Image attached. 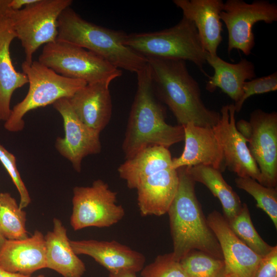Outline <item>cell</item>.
I'll return each mask as SVG.
<instances>
[{"label":"cell","mask_w":277,"mask_h":277,"mask_svg":"<svg viewBox=\"0 0 277 277\" xmlns=\"http://www.w3.org/2000/svg\"><path fill=\"white\" fill-rule=\"evenodd\" d=\"M234 234L257 254L263 257L273 248L265 242L255 230L246 204H242L241 211L228 222Z\"/></svg>","instance_id":"cell-27"},{"label":"cell","mask_w":277,"mask_h":277,"mask_svg":"<svg viewBox=\"0 0 277 277\" xmlns=\"http://www.w3.org/2000/svg\"><path fill=\"white\" fill-rule=\"evenodd\" d=\"M276 90L277 72L245 82L243 86V95L240 100L234 104L235 112L241 110L245 101L249 97Z\"/></svg>","instance_id":"cell-32"},{"label":"cell","mask_w":277,"mask_h":277,"mask_svg":"<svg viewBox=\"0 0 277 277\" xmlns=\"http://www.w3.org/2000/svg\"><path fill=\"white\" fill-rule=\"evenodd\" d=\"M22 69L28 78L29 90L25 98L11 109L5 122V128L10 132L24 129L23 118L29 111L53 104L62 98H69L87 84L82 80L63 76L38 61L32 64L24 61Z\"/></svg>","instance_id":"cell-6"},{"label":"cell","mask_w":277,"mask_h":277,"mask_svg":"<svg viewBox=\"0 0 277 277\" xmlns=\"http://www.w3.org/2000/svg\"><path fill=\"white\" fill-rule=\"evenodd\" d=\"M54 109L61 115L65 136L56 138L55 147L63 156L69 160L78 172L82 170L83 159L89 155L101 152L100 132L88 127L77 117L68 98H62L53 104Z\"/></svg>","instance_id":"cell-12"},{"label":"cell","mask_w":277,"mask_h":277,"mask_svg":"<svg viewBox=\"0 0 277 277\" xmlns=\"http://www.w3.org/2000/svg\"><path fill=\"white\" fill-rule=\"evenodd\" d=\"M36 1L37 0H9L8 6L12 10H17Z\"/></svg>","instance_id":"cell-34"},{"label":"cell","mask_w":277,"mask_h":277,"mask_svg":"<svg viewBox=\"0 0 277 277\" xmlns=\"http://www.w3.org/2000/svg\"><path fill=\"white\" fill-rule=\"evenodd\" d=\"M179 183L167 212L173 241L172 252L180 261L190 252L199 250L223 259L219 243L208 225L195 193V182L186 167L176 169Z\"/></svg>","instance_id":"cell-3"},{"label":"cell","mask_w":277,"mask_h":277,"mask_svg":"<svg viewBox=\"0 0 277 277\" xmlns=\"http://www.w3.org/2000/svg\"><path fill=\"white\" fill-rule=\"evenodd\" d=\"M172 160L168 148L159 146H150L126 160L118 167L117 171L129 189H136L148 177L171 168Z\"/></svg>","instance_id":"cell-24"},{"label":"cell","mask_w":277,"mask_h":277,"mask_svg":"<svg viewBox=\"0 0 277 277\" xmlns=\"http://www.w3.org/2000/svg\"><path fill=\"white\" fill-rule=\"evenodd\" d=\"M236 187L242 189L256 201V206L269 216L277 228V189L276 187H266L249 177H237Z\"/></svg>","instance_id":"cell-29"},{"label":"cell","mask_w":277,"mask_h":277,"mask_svg":"<svg viewBox=\"0 0 277 277\" xmlns=\"http://www.w3.org/2000/svg\"><path fill=\"white\" fill-rule=\"evenodd\" d=\"M220 18L228 31V52L237 49L249 55L255 45L254 25L260 21L266 24L276 22L277 5L265 0L250 4L243 0H227L224 3Z\"/></svg>","instance_id":"cell-10"},{"label":"cell","mask_w":277,"mask_h":277,"mask_svg":"<svg viewBox=\"0 0 277 277\" xmlns=\"http://www.w3.org/2000/svg\"><path fill=\"white\" fill-rule=\"evenodd\" d=\"M255 277H277V246L261 261Z\"/></svg>","instance_id":"cell-33"},{"label":"cell","mask_w":277,"mask_h":277,"mask_svg":"<svg viewBox=\"0 0 277 277\" xmlns=\"http://www.w3.org/2000/svg\"><path fill=\"white\" fill-rule=\"evenodd\" d=\"M9 0H0V119L6 121L11 113V99L14 91L28 84L23 72L13 65L10 46L16 34L9 16Z\"/></svg>","instance_id":"cell-16"},{"label":"cell","mask_w":277,"mask_h":277,"mask_svg":"<svg viewBox=\"0 0 277 277\" xmlns=\"http://www.w3.org/2000/svg\"><path fill=\"white\" fill-rule=\"evenodd\" d=\"M179 183L177 171L171 168L159 171L137 187V201L142 216H161L167 213Z\"/></svg>","instance_id":"cell-20"},{"label":"cell","mask_w":277,"mask_h":277,"mask_svg":"<svg viewBox=\"0 0 277 277\" xmlns=\"http://www.w3.org/2000/svg\"><path fill=\"white\" fill-rule=\"evenodd\" d=\"M0 268L29 275L46 268L45 236L36 230L31 236L25 239L6 240L0 250Z\"/></svg>","instance_id":"cell-19"},{"label":"cell","mask_w":277,"mask_h":277,"mask_svg":"<svg viewBox=\"0 0 277 277\" xmlns=\"http://www.w3.org/2000/svg\"><path fill=\"white\" fill-rule=\"evenodd\" d=\"M70 242L77 255L90 256L109 272L123 270L137 272L144 267L145 258L142 253L114 240H70Z\"/></svg>","instance_id":"cell-17"},{"label":"cell","mask_w":277,"mask_h":277,"mask_svg":"<svg viewBox=\"0 0 277 277\" xmlns=\"http://www.w3.org/2000/svg\"><path fill=\"white\" fill-rule=\"evenodd\" d=\"M53 223V230L45 235L46 268L63 277H82L86 271L85 265L73 251L66 227L55 217Z\"/></svg>","instance_id":"cell-23"},{"label":"cell","mask_w":277,"mask_h":277,"mask_svg":"<svg viewBox=\"0 0 277 277\" xmlns=\"http://www.w3.org/2000/svg\"><path fill=\"white\" fill-rule=\"evenodd\" d=\"M188 277H225L223 259L199 250L190 252L180 261Z\"/></svg>","instance_id":"cell-28"},{"label":"cell","mask_w":277,"mask_h":277,"mask_svg":"<svg viewBox=\"0 0 277 277\" xmlns=\"http://www.w3.org/2000/svg\"><path fill=\"white\" fill-rule=\"evenodd\" d=\"M38 61L63 76L82 80L87 84L110 85L122 74L120 69L95 53L58 40L44 46Z\"/></svg>","instance_id":"cell-7"},{"label":"cell","mask_w":277,"mask_h":277,"mask_svg":"<svg viewBox=\"0 0 277 277\" xmlns=\"http://www.w3.org/2000/svg\"><path fill=\"white\" fill-rule=\"evenodd\" d=\"M1 121V120L0 119V121Z\"/></svg>","instance_id":"cell-39"},{"label":"cell","mask_w":277,"mask_h":277,"mask_svg":"<svg viewBox=\"0 0 277 277\" xmlns=\"http://www.w3.org/2000/svg\"><path fill=\"white\" fill-rule=\"evenodd\" d=\"M70 225L75 231L87 227H108L121 221L123 207L116 203L117 193L102 180L91 186H76L73 189Z\"/></svg>","instance_id":"cell-9"},{"label":"cell","mask_w":277,"mask_h":277,"mask_svg":"<svg viewBox=\"0 0 277 277\" xmlns=\"http://www.w3.org/2000/svg\"><path fill=\"white\" fill-rule=\"evenodd\" d=\"M109 85L104 83L87 84L68 98L79 119L100 133L109 123L112 114Z\"/></svg>","instance_id":"cell-21"},{"label":"cell","mask_w":277,"mask_h":277,"mask_svg":"<svg viewBox=\"0 0 277 277\" xmlns=\"http://www.w3.org/2000/svg\"><path fill=\"white\" fill-rule=\"evenodd\" d=\"M186 169L194 181L204 185L219 200L228 222L238 214L242 207L240 199L225 181L220 170L203 165L186 167Z\"/></svg>","instance_id":"cell-25"},{"label":"cell","mask_w":277,"mask_h":277,"mask_svg":"<svg viewBox=\"0 0 277 277\" xmlns=\"http://www.w3.org/2000/svg\"><path fill=\"white\" fill-rule=\"evenodd\" d=\"M26 212L19 208L8 192H0V233L6 240H18L29 237L26 227Z\"/></svg>","instance_id":"cell-26"},{"label":"cell","mask_w":277,"mask_h":277,"mask_svg":"<svg viewBox=\"0 0 277 277\" xmlns=\"http://www.w3.org/2000/svg\"><path fill=\"white\" fill-rule=\"evenodd\" d=\"M183 11V16L192 21L204 49L212 56L217 55L222 41L220 13L222 0H173Z\"/></svg>","instance_id":"cell-18"},{"label":"cell","mask_w":277,"mask_h":277,"mask_svg":"<svg viewBox=\"0 0 277 277\" xmlns=\"http://www.w3.org/2000/svg\"><path fill=\"white\" fill-rule=\"evenodd\" d=\"M0 161L7 171L19 193V206L21 209H24L30 204L31 197L17 169L15 156L1 144Z\"/></svg>","instance_id":"cell-31"},{"label":"cell","mask_w":277,"mask_h":277,"mask_svg":"<svg viewBox=\"0 0 277 277\" xmlns=\"http://www.w3.org/2000/svg\"><path fill=\"white\" fill-rule=\"evenodd\" d=\"M220 113V120L212 129L221 147L225 168L239 177H249L260 183V169L249 152L247 141L235 126L234 104L223 106Z\"/></svg>","instance_id":"cell-13"},{"label":"cell","mask_w":277,"mask_h":277,"mask_svg":"<svg viewBox=\"0 0 277 277\" xmlns=\"http://www.w3.org/2000/svg\"><path fill=\"white\" fill-rule=\"evenodd\" d=\"M57 39L90 51L118 69L137 73L147 65V58L124 45L127 34L87 21L70 7L57 21Z\"/></svg>","instance_id":"cell-4"},{"label":"cell","mask_w":277,"mask_h":277,"mask_svg":"<svg viewBox=\"0 0 277 277\" xmlns=\"http://www.w3.org/2000/svg\"><path fill=\"white\" fill-rule=\"evenodd\" d=\"M142 277H188L180 261L171 253L159 255L141 271Z\"/></svg>","instance_id":"cell-30"},{"label":"cell","mask_w":277,"mask_h":277,"mask_svg":"<svg viewBox=\"0 0 277 277\" xmlns=\"http://www.w3.org/2000/svg\"><path fill=\"white\" fill-rule=\"evenodd\" d=\"M6 240V239H5L0 233V250L1 248L2 247V246H3Z\"/></svg>","instance_id":"cell-37"},{"label":"cell","mask_w":277,"mask_h":277,"mask_svg":"<svg viewBox=\"0 0 277 277\" xmlns=\"http://www.w3.org/2000/svg\"><path fill=\"white\" fill-rule=\"evenodd\" d=\"M124 45L145 57L189 61L203 70L208 52L204 49L194 23L183 16L175 26L152 32L126 36Z\"/></svg>","instance_id":"cell-5"},{"label":"cell","mask_w":277,"mask_h":277,"mask_svg":"<svg viewBox=\"0 0 277 277\" xmlns=\"http://www.w3.org/2000/svg\"><path fill=\"white\" fill-rule=\"evenodd\" d=\"M206 219L220 245L227 274L255 277L263 257L255 253L234 234L227 221L219 212L212 211Z\"/></svg>","instance_id":"cell-14"},{"label":"cell","mask_w":277,"mask_h":277,"mask_svg":"<svg viewBox=\"0 0 277 277\" xmlns=\"http://www.w3.org/2000/svg\"><path fill=\"white\" fill-rule=\"evenodd\" d=\"M72 3L71 0H37L19 10L10 8L9 16L24 49L26 63L32 64L33 54L42 45L56 41L58 18Z\"/></svg>","instance_id":"cell-8"},{"label":"cell","mask_w":277,"mask_h":277,"mask_svg":"<svg viewBox=\"0 0 277 277\" xmlns=\"http://www.w3.org/2000/svg\"><path fill=\"white\" fill-rule=\"evenodd\" d=\"M136 75L137 90L122 146L126 160L148 147L168 148L184 140V127L165 121L164 109L155 97L148 63Z\"/></svg>","instance_id":"cell-2"},{"label":"cell","mask_w":277,"mask_h":277,"mask_svg":"<svg viewBox=\"0 0 277 277\" xmlns=\"http://www.w3.org/2000/svg\"><path fill=\"white\" fill-rule=\"evenodd\" d=\"M225 277H238L236 275L233 273L228 274Z\"/></svg>","instance_id":"cell-38"},{"label":"cell","mask_w":277,"mask_h":277,"mask_svg":"<svg viewBox=\"0 0 277 277\" xmlns=\"http://www.w3.org/2000/svg\"><path fill=\"white\" fill-rule=\"evenodd\" d=\"M0 277H45L43 274L36 276L25 275L18 273H13L6 271L0 268Z\"/></svg>","instance_id":"cell-35"},{"label":"cell","mask_w":277,"mask_h":277,"mask_svg":"<svg viewBox=\"0 0 277 277\" xmlns=\"http://www.w3.org/2000/svg\"><path fill=\"white\" fill-rule=\"evenodd\" d=\"M154 90L169 108L179 125L189 123L213 128L220 113L207 108L203 102L197 82L188 70L185 61L146 57Z\"/></svg>","instance_id":"cell-1"},{"label":"cell","mask_w":277,"mask_h":277,"mask_svg":"<svg viewBox=\"0 0 277 277\" xmlns=\"http://www.w3.org/2000/svg\"><path fill=\"white\" fill-rule=\"evenodd\" d=\"M136 272L131 270H123L116 272H109L108 277H137Z\"/></svg>","instance_id":"cell-36"},{"label":"cell","mask_w":277,"mask_h":277,"mask_svg":"<svg viewBox=\"0 0 277 277\" xmlns=\"http://www.w3.org/2000/svg\"><path fill=\"white\" fill-rule=\"evenodd\" d=\"M206 60L214 70L213 75L208 77L206 90L213 92L219 88L235 103L243 95L244 83L256 76L254 64L245 58H241L238 63L232 64L224 61L217 55L212 56L208 53Z\"/></svg>","instance_id":"cell-22"},{"label":"cell","mask_w":277,"mask_h":277,"mask_svg":"<svg viewBox=\"0 0 277 277\" xmlns=\"http://www.w3.org/2000/svg\"><path fill=\"white\" fill-rule=\"evenodd\" d=\"M249 122V131L244 138L260 169V183L266 187H276L277 113L258 109L251 113Z\"/></svg>","instance_id":"cell-11"},{"label":"cell","mask_w":277,"mask_h":277,"mask_svg":"<svg viewBox=\"0 0 277 277\" xmlns=\"http://www.w3.org/2000/svg\"><path fill=\"white\" fill-rule=\"evenodd\" d=\"M184 127L185 146L182 154L172 160L171 168L203 165L225 170L221 147L212 128L189 123Z\"/></svg>","instance_id":"cell-15"}]
</instances>
